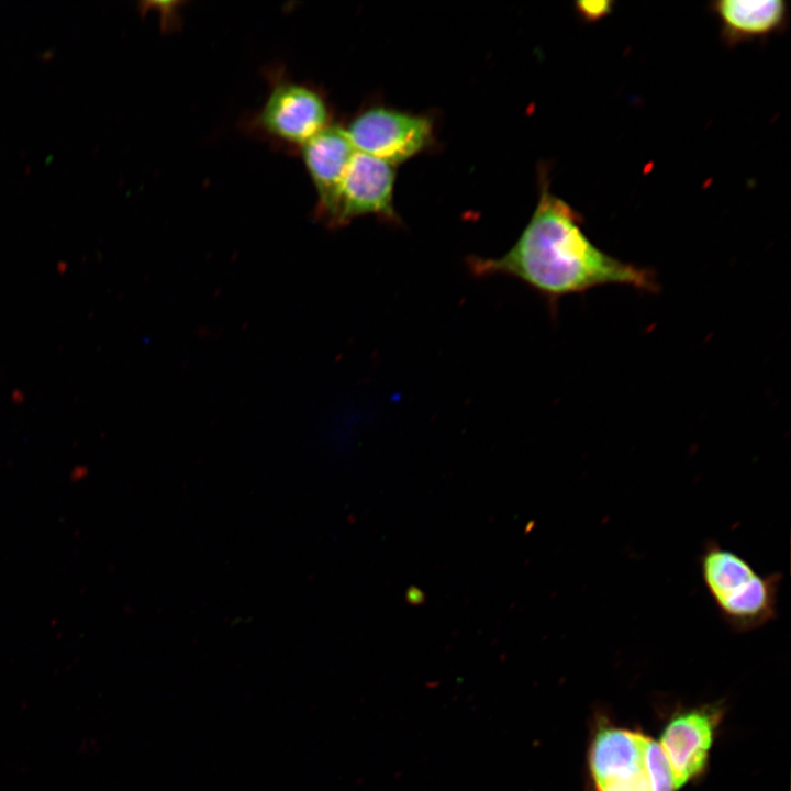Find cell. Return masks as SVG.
Here are the masks:
<instances>
[{"instance_id":"10","label":"cell","mask_w":791,"mask_h":791,"mask_svg":"<svg viewBox=\"0 0 791 791\" xmlns=\"http://www.w3.org/2000/svg\"><path fill=\"white\" fill-rule=\"evenodd\" d=\"M645 767L650 791H675L668 760L659 744L645 737Z\"/></svg>"},{"instance_id":"9","label":"cell","mask_w":791,"mask_h":791,"mask_svg":"<svg viewBox=\"0 0 791 791\" xmlns=\"http://www.w3.org/2000/svg\"><path fill=\"white\" fill-rule=\"evenodd\" d=\"M711 10L728 45L781 32L788 22V5L782 0H720L711 3Z\"/></svg>"},{"instance_id":"7","label":"cell","mask_w":791,"mask_h":791,"mask_svg":"<svg viewBox=\"0 0 791 791\" xmlns=\"http://www.w3.org/2000/svg\"><path fill=\"white\" fill-rule=\"evenodd\" d=\"M356 152L346 130L333 124L301 145L302 159L319 197V210L326 221Z\"/></svg>"},{"instance_id":"1","label":"cell","mask_w":791,"mask_h":791,"mask_svg":"<svg viewBox=\"0 0 791 791\" xmlns=\"http://www.w3.org/2000/svg\"><path fill=\"white\" fill-rule=\"evenodd\" d=\"M537 205L513 246L501 257L467 258L469 271L480 278L506 276L525 283L554 312L560 299L601 286L659 290L655 271L622 261L594 245L584 234L581 215L549 191L542 177Z\"/></svg>"},{"instance_id":"11","label":"cell","mask_w":791,"mask_h":791,"mask_svg":"<svg viewBox=\"0 0 791 791\" xmlns=\"http://www.w3.org/2000/svg\"><path fill=\"white\" fill-rule=\"evenodd\" d=\"M595 791H650L646 773V767L643 771L613 780Z\"/></svg>"},{"instance_id":"3","label":"cell","mask_w":791,"mask_h":791,"mask_svg":"<svg viewBox=\"0 0 791 791\" xmlns=\"http://www.w3.org/2000/svg\"><path fill=\"white\" fill-rule=\"evenodd\" d=\"M345 130L357 152L393 166L420 154L433 140L428 116L378 105L357 114Z\"/></svg>"},{"instance_id":"4","label":"cell","mask_w":791,"mask_h":791,"mask_svg":"<svg viewBox=\"0 0 791 791\" xmlns=\"http://www.w3.org/2000/svg\"><path fill=\"white\" fill-rule=\"evenodd\" d=\"M394 180L393 165L356 152L327 222L333 226H341L368 214L388 222H399L393 207Z\"/></svg>"},{"instance_id":"2","label":"cell","mask_w":791,"mask_h":791,"mask_svg":"<svg viewBox=\"0 0 791 791\" xmlns=\"http://www.w3.org/2000/svg\"><path fill=\"white\" fill-rule=\"evenodd\" d=\"M698 564L709 595L733 632L755 631L777 617L780 572L760 573L715 539L703 544Z\"/></svg>"},{"instance_id":"5","label":"cell","mask_w":791,"mask_h":791,"mask_svg":"<svg viewBox=\"0 0 791 791\" xmlns=\"http://www.w3.org/2000/svg\"><path fill=\"white\" fill-rule=\"evenodd\" d=\"M721 716L718 708L705 705L676 713L665 726L658 744L676 790L703 772Z\"/></svg>"},{"instance_id":"12","label":"cell","mask_w":791,"mask_h":791,"mask_svg":"<svg viewBox=\"0 0 791 791\" xmlns=\"http://www.w3.org/2000/svg\"><path fill=\"white\" fill-rule=\"evenodd\" d=\"M613 4L610 0L578 1L576 2V11L587 22H597L611 13Z\"/></svg>"},{"instance_id":"6","label":"cell","mask_w":791,"mask_h":791,"mask_svg":"<svg viewBox=\"0 0 791 791\" xmlns=\"http://www.w3.org/2000/svg\"><path fill=\"white\" fill-rule=\"evenodd\" d=\"M258 118L267 133L300 146L328 125V111L323 98L314 90L293 82L275 86Z\"/></svg>"},{"instance_id":"8","label":"cell","mask_w":791,"mask_h":791,"mask_svg":"<svg viewBox=\"0 0 791 791\" xmlns=\"http://www.w3.org/2000/svg\"><path fill=\"white\" fill-rule=\"evenodd\" d=\"M645 735L625 728L600 726L589 749L594 789L645 769Z\"/></svg>"}]
</instances>
